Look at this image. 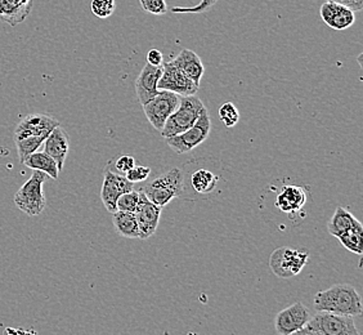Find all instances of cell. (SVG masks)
I'll use <instances>...</instances> for the list:
<instances>
[{
	"instance_id": "cell-1",
	"label": "cell",
	"mask_w": 363,
	"mask_h": 335,
	"mask_svg": "<svg viewBox=\"0 0 363 335\" xmlns=\"http://www.w3.org/2000/svg\"><path fill=\"white\" fill-rule=\"evenodd\" d=\"M313 306L317 312L342 314L356 317L363 311L362 298L354 287L350 284H336L320 290L313 298Z\"/></svg>"
},
{
	"instance_id": "cell-2",
	"label": "cell",
	"mask_w": 363,
	"mask_h": 335,
	"mask_svg": "<svg viewBox=\"0 0 363 335\" xmlns=\"http://www.w3.org/2000/svg\"><path fill=\"white\" fill-rule=\"evenodd\" d=\"M184 191V175L181 169L173 168L168 172L156 177L154 181L150 182L142 192L146 195L150 202L157 207L164 208L172 200L179 197Z\"/></svg>"
},
{
	"instance_id": "cell-3",
	"label": "cell",
	"mask_w": 363,
	"mask_h": 335,
	"mask_svg": "<svg viewBox=\"0 0 363 335\" xmlns=\"http://www.w3.org/2000/svg\"><path fill=\"white\" fill-rule=\"evenodd\" d=\"M48 180L45 173L34 170L33 175L16 192L13 199L16 207L28 216H40L47 207L43 186Z\"/></svg>"
},
{
	"instance_id": "cell-4",
	"label": "cell",
	"mask_w": 363,
	"mask_h": 335,
	"mask_svg": "<svg viewBox=\"0 0 363 335\" xmlns=\"http://www.w3.org/2000/svg\"><path fill=\"white\" fill-rule=\"evenodd\" d=\"M203 109L205 105L200 98L196 96L181 97L179 106L169 116L165 126L161 129V136L167 140L170 137H174L177 134L186 132L195 124L196 120L200 118Z\"/></svg>"
},
{
	"instance_id": "cell-5",
	"label": "cell",
	"mask_w": 363,
	"mask_h": 335,
	"mask_svg": "<svg viewBox=\"0 0 363 335\" xmlns=\"http://www.w3.org/2000/svg\"><path fill=\"white\" fill-rule=\"evenodd\" d=\"M309 253L303 249L281 246L269 257V267L279 279H291L298 276L307 265Z\"/></svg>"
},
{
	"instance_id": "cell-6",
	"label": "cell",
	"mask_w": 363,
	"mask_h": 335,
	"mask_svg": "<svg viewBox=\"0 0 363 335\" xmlns=\"http://www.w3.org/2000/svg\"><path fill=\"white\" fill-rule=\"evenodd\" d=\"M210 131H211V120H210L209 111L205 107L200 118L196 120L194 126L187 129L186 132L177 134L174 137H170L165 141L175 154H187L208 140Z\"/></svg>"
},
{
	"instance_id": "cell-7",
	"label": "cell",
	"mask_w": 363,
	"mask_h": 335,
	"mask_svg": "<svg viewBox=\"0 0 363 335\" xmlns=\"http://www.w3.org/2000/svg\"><path fill=\"white\" fill-rule=\"evenodd\" d=\"M181 102V96L173 92L159 91L151 101L143 105V111L150 124L161 132L169 116L177 110Z\"/></svg>"
},
{
	"instance_id": "cell-8",
	"label": "cell",
	"mask_w": 363,
	"mask_h": 335,
	"mask_svg": "<svg viewBox=\"0 0 363 335\" xmlns=\"http://www.w3.org/2000/svg\"><path fill=\"white\" fill-rule=\"evenodd\" d=\"M162 74L157 83L159 91L173 92L181 97L195 96L200 89V85L194 83L187 75H184L173 61L162 63Z\"/></svg>"
},
{
	"instance_id": "cell-9",
	"label": "cell",
	"mask_w": 363,
	"mask_h": 335,
	"mask_svg": "<svg viewBox=\"0 0 363 335\" xmlns=\"http://www.w3.org/2000/svg\"><path fill=\"white\" fill-rule=\"evenodd\" d=\"M312 319L311 309L301 302H296L281 309L274 317V329L279 335H291L304 328Z\"/></svg>"
},
{
	"instance_id": "cell-10",
	"label": "cell",
	"mask_w": 363,
	"mask_h": 335,
	"mask_svg": "<svg viewBox=\"0 0 363 335\" xmlns=\"http://www.w3.org/2000/svg\"><path fill=\"white\" fill-rule=\"evenodd\" d=\"M134 183L126 180L125 175L113 172L111 168L107 167L104 173V183L101 189V200L110 213L116 212V202L120 196L129 191H133Z\"/></svg>"
},
{
	"instance_id": "cell-11",
	"label": "cell",
	"mask_w": 363,
	"mask_h": 335,
	"mask_svg": "<svg viewBox=\"0 0 363 335\" xmlns=\"http://www.w3.org/2000/svg\"><path fill=\"white\" fill-rule=\"evenodd\" d=\"M353 319L350 316L317 312L309 322L320 329L323 335H361Z\"/></svg>"
},
{
	"instance_id": "cell-12",
	"label": "cell",
	"mask_w": 363,
	"mask_h": 335,
	"mask_svg": "<svg viewBox=\"0 0 363 335\" xmlns=\"http://www.w3.org/2000/svg\"><path fill=\"white\" fill-rule=\"evenodd\" d=\"M60 126V121L48 114H30L20 120L14 129L13 138L18 137H44L47 138L50 132Z\"/></svg>"
},
{
	"instance_id": "cell-13",
	"label": "cell",
	"mask_w": 363,
	"mask_h": 335,
	"mask_svg": "<svg viewBox=\"0 0 363 335\" xmlns=\"http://www.w3.org/2000/svg\"><path fill=\"white\" fill-rule=\"evenodd\" d=\"M161 210L162 208L157 207L152 202H150L146 195L140 191V203L133 213L137 219V224H138V229H140V238L146 240L154 235L159 227Z\"/></svg>"
},
{
	"instance_id": "cell-14",
	"label": "cell",
	"mask_w": 363,
	"mask_h": 335,
	"mask_svg": "<svg viewBox=\"0 0 363 335\" xmlns=\"http://www.w3.org/2000/svg\"><path fill=\"white\" fill-rule=\"evenodd\" d=\"M320 14L322 21L335 31H344L353 26L356 22V14L353 9L330 0H326L322 4Z\"/></svg>"
},
{
	"instance_id": "cell-15",
	"label": "cell",
	"mask_w": 363,
	"mask_h": 335,
	"mask_svg": "<svg viewBox=\"0 0 363 335\" xmlns=\"http://www.w3.org/2000/svg\"><path fill=\"white\" fill-rule=\"evenodd\" d=\"M162 74L161 66H152L146 63L135 80V93L140 105H146L148 101L157 94V83Z\"/></svg>"
},
{
	"instance_id": "cell-16",
	"label": "cell",
	"mask_w": 363,
	"mask_h": 335,
	"mask_svg": "<svg viewBox=\"0 0 363 335\" xmlns=\"http://www.w3.org/2000/svg\"><path fill=\"white\" fill-rule=\"evenodd\" d=\"M43 146H44V153L56 161L57 167L61 172L70 150V138L67 132L63 129L62 126H56L43 142Z\"/></svg>"
},
{
	"instance_id": "cell-17",
	"label": "cell",
	"mask_w": 363,
	"mask_h": 335,
	"mask_svg": "<svg viewBox=\"0 0 363 335\" xmlns=\"http://www.w3.org/2000/svg\"><path fill=\"white\" fill-rule=\"evenodd\" d=\"M34 0H0V22L16 28L28 18Z\"/></svg>"
},
{
	"instance_id": "cell-18",
	"label": "cell",
	"mask_w": 363,
	"mask_h": 335,
	"mask_svg": "<svg viewBox=\"0 0 363 335\" xmlns=\"http://www.w3.org/2000/svg\"><path fill=\"white\" fill-rule=\"evenodd\" d=\"M308 195L306 190L301 186L289 185L281 190L276 197V208L286 214L299 213L307 204Z\"/></svg>"
},
{
	"instance_id": "cell-19",
	"label": "cell",
	"mask_w": 363,
	"mask_h": 335,
	"mask_svg": "<svg viewBox=\"0 0 363 335\" xmlns=\"http://www.w3.org/2000/svg\"><path fill=\"white\" fill-rule=\"evenodd\" d=\"M173 63L179 70L187 75L194 83L200 85L203 74H205V66H203L201 58L196 55L191 49H182L178 56L173 60Z\"/></svg>"
},
{
	"instance_id": "cell-20",
	"label": "cell",
	"mask_w": 363,
	"mask_h": 335,
	"mask_svg": "<svg viewBox=\"0 0 363 335\" xmlns=\"http://www.w3.org/2000/svg\"><path fill=\"white\" fill-rule=\"evenodd\" d=\"M362 224L344 207L336 208L334 216H331L328 224V234L333 235L334 238H339L340 235L348 231L362 229Z\"/></svg>"
},
{
	"instance_id": "cell-21",
	"label": "cell",
	"mask_w": 363,
	"mask_h": 335,
	"mask_svg": "<svg viewBox=\"0 0 363 335\" xmlns=\"http://www.w3.org/2000/svg\"><path fill=\"white\" fill-rule=\"evenodd\" d=\"M112 222L120 236L126 238H140V229L133 213L116 210L112 216Z\"/></svg>"
},
{
	"instance_id": "cell-22",
	"label": "cell",
	"mask_w": 363,
	"mask_h": 335,
	"mask_svg": "<svg viewBox=\"0 0 363 335\" xmlns=\"http://www.w3.org/2000/svg\"><path fill=\"white\" fill-rule=\"evenodd\" d=\"M23 164L33 170L45 173L52 180H58L60 177V169L57 167L56 161L44 151H36L34 154L30 155Z\"/></svg>"
},
{
	"instance_id": "cell-23",
	"label": "cell",
	"mask_w": 363,
	"mask_h": 335,
	"mask_svg": "<svg viewBox=\"0 0 363 335\" xmlns=\"http://www.w3.org/2000/svg\"><path fill=\"white\" fill-rule=\"evenodd\" d=\"M219 177L208 169H199L191 177L192 189L200 195H209L217 189Z\"/></svg>"
},
{
	"instance_id": "cell-24",
	"label": "cell",
	"mask_w": 363,
	"mask_h": 335,
	"mask_svg": "<svg viewBox=\"0 0 363 335\" xmlns=\"http://www.w3.org/2000/svg\"><path fill=\"white\" fill-rule=\"evenodd\" d=\"M44 141H45L44 137H33V136L14 138V143H16V147H17V154H18L20 163L23 164L30 155L39 151V148H40V146H43Z\"/></svg>"
},
{
	"instance_id": "cell-25",
	"label": "cell",
	"mask_w": 363,
	"mask_h": 335,
	"mask_svg": "<svg viewBox=\"0 0 363 335\" xmlns=\"http://www.w3.org/2000/svg\"><path fill=\"white\" fill-rule=\"evenodd\" d=\"M337 240L347 251L354 253L357 256H362L363 253V227L356 230L348 231L340 235Z\"/></svg>"
},
{
	"instance_id": "cell-26",
	"label": "cell",
	"mask_w": 363,
	"mask_h": 335,
	"mask_svg": "<svg viewBox=\"0 0 363 335\" xmlns=\"http://www.w3.org/2000/svg\"><path fill=\"white\" fill-rule=\"evenodd\" d=\"M219 118L222 120L224 126L227 128H233L240 121V111L235 104L232 102H224L218 110Z\"/></svg>"
},
{
	"instance_id": "cell-27",
	"label": "cell",
	"mask_w": 363,
	"mask_h": 335,
	"mask_svg": "<svg viewBox=\"0 0 363 335\" xmlns=\"http://www.w3.org/2000/svg\"><path fill=\"white\" fill-rule=\"evenodd\" d=\"M91 13L97 16L98 18H108L111 17L116 9V0H91Z\"/></svg>"
},
{
	"instance_id": "cell-28",
	"label": "cell",
	"mask_w": 363,
	"mask_h": 335,
	"mask_svg": "<svg viewBox=\"0 0 363 335\" xmlns=\"http://www.w3.org/2000/svg\"><path fill=\"white\" fill-rule=\"evenodd\" d=\"M140 191H135V190L123 194L116 202V210L134 213V210L140 203Z\"/></svg>"
},
{
	"instance_id": "cell-29",
	"label": "cell",
	"mask_w": 363,
	"mask_h": 335,
	"mask_svg": "<svg viewBox=\"0 0 363 335\" xmlns=\"http://www.w3.org/2000/svg\"><path fill=\"white\" fill-rule=\"evenodd\" d=\"M219 0H201L195 7H173L170 11L173 13H205L217 4Z\"/></svg>"
},
{
	"instance_id": "cell-30",
	"label": "cell",
	"mask_w": 363,
	"mask_h": 335,
	"mask_svg": "<svg viewBox=\"0 0 363 335\" xmlns=\"http://www.w3.org/2000/svg\"><path fill=\"white\" fill-rule=\"evenodd\" d=\"M140 6L147 13L164 16L168 13V4L165 0H140Z\"/></svg>"
},
{
	"instance_id": "cell-31",
	"label": "cell",
	"mask_w": 363,
	"mask_h": 335,
	"mask_svg": "<svg viewBox=\"0 0 363 335\" xmlns=\"http://www.w3.org/2000/svg\"><path fill=\"white\" fill-rule=\"evenodd\" d=\"M150 175H151V168L145 167V165H134L126 173L125 177L128 181H130L135 185V183L146 181Z\"/></svg>"
},
{
	"instance_id": "cell-32",
	"label": "cell",
	"mask_w": 363,
	"mask_h": 335,
	"mask_svg": "<svg viewBox=\"0 0 363 335\" xmlns=\"http://www.w3.org/2000/svg\"><path fill=\"white\" fill-rule=\"evenodd\" d=\"M134 165H135V159L132 155H121L113 163V168H115L116 173L121 175H125Z\"/></svg>"
},
{
	"instance_id": "cell-33",
	"label": "cell",
	"mask_w": 363,
	"mask_h": 335,
	"mask_svg": "<svg viewBox=\"0 0 363 335\" xmlns=\"http://www.w3.org/2000/svg\"><path fill=\"white\" fill-rule=\"evenodd\" d=\"M146 60L148 65H152V66H162V63H164V55H162V52L159 50V49H150V50L147 52Z\"/></svg>"
},
{
	"instance_id": "cell-34",
	"label": "cell",
	"mask_w": 363,
	"mask_h": 335,
	"mask_svg": "<svg viewBox=\"0 0 363 335\" xmlns=\"http://www.w3.org/2000/svg\"><path fill=\"white\" fill-rule=\"evenodd\" d=\"M330 1L340 3L342 6H347L357 12H361L363 9V0H330Z\"/></svg>"
},
{
	"instance_id": "cell-35",
	"label": "cell",
	"mask_w": 363,
	"mask_h": 335,
	"mask_svg": "<svg viewBox=\"0 0 363 335\" xmlns=\"http://www.w3.org/2000/svg\"><path fill=\"white\" fill-rule=\"evenodd\" d=\"M291 335H323L322 334L321 330L320 329L315 328L313 324H311V322H308L307 325L304 326V328L301 329L299 331H296V333H294Z\"/></svg>"
},
{
	"instance_id": "cell-36",
	"label": "cell",
	"mask_w": 363,
	"mask_h": 335,
	"mask_svg": "<svg viewBox=\"0 0 363 335\" xmlns=\"http://www.w3.org/2000/svg\"><path fill=\"white\" fill-rule=\"evenodd\" d=\"M186 335H197V334H195V333H192V331H189V333H187V334Z\"/></svg>"
}]
</instances>
